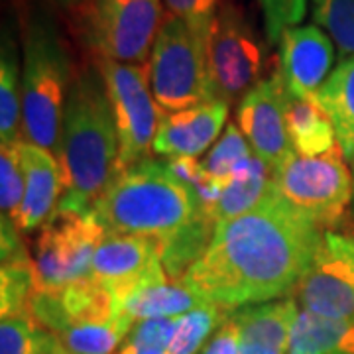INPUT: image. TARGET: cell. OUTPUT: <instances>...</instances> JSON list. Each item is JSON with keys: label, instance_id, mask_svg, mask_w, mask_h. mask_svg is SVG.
<instances>
[{"label": "cell", "instance_id": "6da1fadb", "mask_svg": "<svg viewBox=\"0 0 354 354\" xmlns=\"http://www.w3.org/2000/svg\"><path fill=\"white\" fill-rule=\"evenodd\" d=\"M325 232L272 185L254 209L216 225L181 281L205 304L225 311L291 297Z\"/></svg>", "mask_w": 354, "mask_h": 354}, {"label": "cell", "instance_id": "7a4b0ae2", "mask_svg": "<svg viewBox=\"0 0 354 354\" xmlns=\"http://www.w3.org/2000/svg\"><path fill=\"white\" fill-rule=\"evenodd\" d=\"M55 158L62 167L59 211L88 213L118 174V132L101 69L85 65L71 81Z\"/></svg>", "mask_w": 354, "mask_h": 354}, {"label": "cell", "instance_id": "3957f363", "mask_svg": "<svg viewBox=\"0 0 354 354\" xmlns=\"http://www.w3.org/2000/svg\"><path fill=\"white\" fill-rule=\"evenodd\" d=\"M106 232L148 236L160 244L177 241L193 230L216 227L195 191L171 167L146 158L120 169L93 207Z\"/></svg>", "mask_w": 354, "mask_h": 354}, {"label": "cell", "instance_id": "277c9868", "mask_svg": "<svg viewBox=\"0 0 354 354\" xmlns=\"http://www.w3.org/2000/svg\"><path fill=\"white\" fill-rule=\"evenodd\" d=\"M73 77L71 53L57 24L44 10H32L24 28L22 122L26 142L53 156Z\"/></svg>", "mask_w": 354, "mask_h": 354}, {"label": "cell", "instance_id": "5b68a950", "mask_svg": "<svg viewBox=\"0 0 354 354\" xmlns=\"http://www.w3.org/2000/svg\"><path fill=\"white\" fill-rule=\"evenodd\" d=\"M207 34L167 14L150 55V85L164 113L211 101L207 73Z\"/></svg>", "mask_w": 354, "mask_h": 354}, {"label": "cell", "instance_id": "8992f818", "mask_svg": "<svg viewBox=\"0 0 354 354\" xmlns=\"http://www.w3.org/2000/svg\"><path fill=\"white\" fill-rule=\"evenodd\" d=\"M79 34L93 59L144 65L164 24L162 0H85Z\"/></svg>", "mask_w": 354, "mask_h": 354}, {"label": "cell", "instance_id": "52a82bcc", "mask_svg": "<svg viewBox=\"0 0 354 354\" xmlns=\"http://www.w3.org/2000/svg\"><path fill=\"white\" fill-rule=\"evenodd\" d=\"M268 48L246 10L227 0L207 34V73L213 97L221 101L241 99L264 79Z\"/></svg>", "mask_w": 354, "mask_h": 354}, {"label": "cell", "instance_id": "ba28073f", "mask_svg": "<svg viewBox=\"0 0 354 354\" xmlns=\"http://www.w3.org/2000/svg\"><path fill=\"white\" fill-rule=\"evenodd\" d=\"M272 185L299 213L325 230L339 227L354 197V181L341 146L323 156L290 158L272 174Z\"/></svg>", "mask_w": 354, "mask_h": 354}, {"label": "cell", "instance_id": "9c48e42d", "mask_svg": "<svg viewBox=\"0 0 354 354\" xmlns=\"http://www.w3.org/2000/svg\"><path fill=\"white\" fill-rule=\"evenodd\" d=\"M101 69L118 132V171L138 164L153 150L164 111L153 99L150 64L134 65L93 59Z\"/></svg>", "mask_w": 354, "mask_h": 354}, {"label": "cell", "instance_id": "30bf717a", "mask_svg": "<svg viewBox=\"0 0 354 354\" xmlns=\"http://www.w3.org/2000/svg\"><path fill=\"white\" fill-rule=\"evenodd\" d=\"M106 228L88 213L55 211L39 227L34 242L36 290L53 291L87 278Z\"/></svg>", "mask_w": 354, "mask_h": 354}, {"label": "cell", "instance_id": "8fae6325", "mask_svg": "<svg viewBox=\"0 0 354 354\" xmlns=\"http://www.w3.org/2000/svg\"><path fill=\"white\" fill-rule=\"evenodd\" d=\"M288 95L283 79L276 69L242 97L236 111L239 127L252 153L270 167L272 174L295 152L286 124Z\"/></svg>", "mask_w": 354, "mask_h": 354}, {"label": "cell", "instance_id": "7c38bea8", "mask_svg": "<svg viewBox=\"0 0 354 354\" xmlns=\"http://www.w3.org/2000/svg\"><path fill=\"white\" fill-rule=\"evenodd\" d=\"M293 297L311 313L354 323V266L337 232H325V242L299 279Z\"/></svg>", "mask_w": 354, "mask_h": 354}, {"label": "cell", "instance_id": "4fadbf2b", "mask_svg": "<svg viewBox=\"0 0 354 354\" xmlns=\"http://www.w3.org/2000/svg\"><path fill=\"white\" fill-rule=\"evenodd\" d=\"M88 278L113 291L114 297L148 283L167 278L160 244L148 236L106 232L93 256Z\"/></svg>", "mask_w": 354, "mask_h": 354}, {"label": "cell", "instance_id": "5bb4252c", "mask_svg": "<svg viewBox=\"0 0 354 354\" xmlns=\"http://www.w3.org/2000/svg\"><path fill=\"white\" fill-rule=\"evenodd\" d=\"M335 44L317 24L291 26L278 39V69L291 97L315 101L330 75Z\"/></svg>", "mask_w": 354, "mask_h": 354}, {"label": "cell", "instance_id": "9a60e30c", "mask_svg": "<svg viewBox=\"0 0 354 354\" xmlns=\"http://www.w3.org/2000/svg\"><path fill=\"white\" fill-rule=\"evenodd\" d=\"M30 315L44 329L55 335L71 327L111 321L118 313L113 291L87 276L62 290H34L30 299Z\"/></svg>", "mask_w": 354, "mask_h": 354}, {"label": "cell", "instance_id": "2e32d148", "mask_svg": "<svg viewBox=\"0 0 354 354\" xmlns=\"http://www.w3.org/2000/svg\"><path fill=\"white\" fill-rule=\"evenodd\" d=\"M230 104L221 99L164 113L153 140V152L174 158H199L227 124Z\"/></svg>", "mask_w": 354, "mask_h": 354}, {"label": "cell", "instance_id": "e0dca14e", "mask_svg": "<svg viewBox=\"0 0 354 354\" xmlns=\"http://www.w3.org/2000/svg\"><path fill=\"white\" fill-rule=\"evenodd\" d=\"M20 164L24 171V197L14 223L20 232H30L57 211L64 195V179L57 158L26 140L20 146Z\"/></svg>", "mask_w": 354, "mask_h": 354}, {"label": "cell", "instance_id": "ac0fdd59", "mask_svg": "<svg viewBox=\"0 0 354 354\" xmlns=\"http://www.w3.org/2000/svg\"><path fill=\"white\" fill-rule=\"evenodd\" d=\"M299 307L293 297L232 311L239 325V354H286Z\"/></svg>", "mask_w": 354, "mask_h": 354}, {"label": "cell", "instance_id": "d6986e66", "mask_svg": "<svg viewBox=\"0 0 354 354\" xmlns=\"http://www.w3.org/2000/svg\"><path fill=\"white\" fill-rule=\"evenodd\" d=\"M114 301H116V313L127 317L132 325L144 319L181 317L205 305L203 299H199L183 286V281L169 278L152 279L148 283H142L138 288L114 297Z\"/></svg>", "mask_w": 354, "mask_h": 354}, {"label": "cell", "instance_id": "ffe728a7", "mask_svg": "<svg viewBox=\"0 0 354 354\" xmlns=\"http://www.w3.org/2000/svg\"><path fill=\"white\" fill-rule=\"evenodd\" d=\"M315 102L330 118L346 162L354 160V55L342 57L317 93Z\"/></svg>", "mask_w": 354, "mask_h": 354}, {"label": "cell", "instance_id": "44dd1931", "mask_svg": "<svg viewBox=\"0 0 354 354\" xmlns=\"http://www.w3.org/2000/svg\"><path fill=\"white\" fill-rule=\"evenodd\" d=\"M286 354H354V323L299 309Z\"/></svg>", "mask_w": 354, "mask_h": 354}, {"label": "cell", "instance_id": "7402d4cb", "mask_svg": "<svg viewBox=\"0 0 354 354\" xmlns=\"http://www.w3.org/2000/svg\"><path fill=\"white\" fill-rule=\"evenodd\" d=\"M286 124L291 146L299 156H323L339 146L330 118L315 101L288 95Z\"/></svg>", "mask_w": 354, "mask_h": 354}, {"label": "cell", "instance_id": "603a6c76", "mask_svg": "<svg viewBox=\"0 0 354 354\" xmlns=\"http://www.w3.org/2000/svg\"><path fill=\"white\" fill-rule=\"evenodd\" d=\"M12 30L4 28L0 50V140L2 146L24 142L22 79Z\"/></svg>", "mask_w": 354, "mask_h": 354}, {"label": "cell", "instance_id": "cb8c5ba5", "mask_svg": "<svg viewBox=\"0 0 354 354\" xmlns=\"http://www.w3.org/2000/svg\"><path fill=\"white\" fill-rule=\"evenodd\" d=\"M272 187L270 167L256 156H250L239 165L227 187L221 193V199L213 209V218L218 223L234 218L254 209L268 195Z\"/></svg>", "mask_w": 354, "mask_h": 354}, {"label": "cell", "instance_id": "d4e9b609", "mask_svg": "<svg viewBox=\"0 0 354 354\" xmlns=\"http://www.w3.org/2000/svg\"><path fill=\"white\" fill-rule=\"evenodd\" d=\"M0 313L2 317L30 315V299L36 290L34 258L24 242L0 250Z\"/></svg>", "mask_w": 354, "mask_h": 354}, {"label": "cell", "instance_id": "484cf974", "mask_svg": "<svg viewBox=\"0 0 354 354\" xmlns=\"http://www.w3.org/2000/svg\"><path fill=\"white\" fill-rule=\"evenodd\" d=\"M134 325L116 315L104 323H88L55 333V341L67 354H113Z\"/></svg>", "mask_w": 354, "mask_h": 354}, {"label": "cell", "instance_id": "4316f807", "mask_svg": "<svg viewBox=\"0 0 354 354\" xmlns=\"http://www.w3.org/2000/svg\"><path fill=\"white\" fill-rule=\"evenodd\" d=\"M230 311L205 304L177 319L176 333L165 354H199L211 335L227 319Z\"/></svg>", "mask_w": 354, "mask_h": 354}, {"label": "cell", "instance_id": "83f0119b", "mask_svg": "<svg viewBox=\"0 0 354 354\" xmlns=\"http://www.w3.org/2000/svg\"><path fill=\"white\" fill-rule=\"evenodd\" d=\"M57 344L32 315L2 317L0 321V354H48Z\"/></svg>", "mask_w": 354, "mask_h": 354}, {"label": "cell", "instance_id": "f1b7e54d", "mask_svg": "<svg viewBox=\"0 0 354 354\" xmlns=\"http://www.w3.org/2000/svg\"><path fill=\"white\" fill-rule=\"evenodd\" d=\"M250 156H252V148L246 136L242 134L241 127L234 122H228L223 136L216 140V144L209 150L201 164L205 171L225 189L234 176V171L239 169V165L246 162Z\"/></svg>", "mask_w": 354, "mask_h": 354}, {"label": "cell", "instance_id": "f546056e", "mask_svg": "<svg viewBox=\"0 0 354 354\" xmlns=\"http://www.w3.org/2000/svg\"><path fill=\"white\" fill-rule=\"evenodd\" d=\"M311 16L342 57L354 55V0H311Z\"/></svg>", "mask_w": 354, "mask_h": 354}, {"label": "cell", "instance_id": "4dcf8cb0", "mask_svg": "<svg viewBox=\"0 0 354 354\" xmlns=\"http://www.w3.org/2000/svg\"><path fill=\"white\" fill-rule=\"evenodd\" d=\"M179 317H158L134 323L118 354H165Z\"/></svg>", "mask_w": 354, "mask_h": 354}, {"label": "cell", "instance_id": "1f68e13d", "mask_svg": "<svg viewBox=\"0 0 354 354\" xmlns=\"http://www.w3.org/2000/svg\"><path fill=\"white\" fill-rule=\"evenodd\" d=\"M20 144L0 146V207L2 215L16 218L24 197V171L20 164Z\"/></svg>", "mask_w": 354, "mask_h": 354}, {"label": "cell", "instance_id": "d6a6232c", "mask_svg": "<svg viewBox=\"0 0 354 354\" xmlns=\"http://www.w3.org/2000/svg\"><path fill=\"white\" fill-rule=\"evenodd\" d=\"M167 165L183 183H187L191 189L195 191L203 209H207L213 215V209L223 193V185L216 183L215 179L205 171L201 162L197 158H174L167 162Z\"/></svg>", "mask_w": 354, "mask_h": 354}, {"label": "cell", "instance_id": "836d02e7", "mask_svg": "<svg viewBox=\"0 0 354 354\" xmlns=\"http://www.w3.org/2000/svg\"><path fill=\"white\" fill-rule=\"evenodd\" d=\"M262 18H264V34L268 44H278L279 36L304 20L307 12V0H258Z\"/></svg>", "mask_w": 354, "mask_h": 354}, {"label": "cell", "instance_id": "e575fe53", "mask_svg": "<svg viewBox=\"0 0 354 354\" xmlns=\"http://www.w3.org/2000/svg\"><path fill=\"white\" fill-rule=\"evenodd\" d=\"M167 12L185 20L193 28L209 32L213 18L227 0H164Z\"/></svg>", "mask_w": 354, "mask_h": 354}, {"label": "cell", "instance_id": "d590c367", "mask_svg": "<svg viewBox=\"0 0 354 354\" xmlns=\"http://www.w3.org/2000/svg\"><path fill=\"white\" fill-rule=\"evenodd\" d=\"M239 344H241L239 325L230 311L199 354H239Z\"/></svg>", "mask_w": 354, "mask_h": 354}, {"label": "cell", "instance_id": "8d00e7d4", "mask_svg": "<svg viewBox=\"0 0 354 354\" xmlns=\"http://www.w3.org/2000/svg\"><path fill=\"white\" fill-rule=\"evenodd\" d=\"M51 2L53 6H57V8H64V10H79L83 4H85V0H48Z\"/></svg>", "mask_w": 354, "mask_h": 354}, {"label": "cell", "instance_id": "74e56055", "mask_svg": "<svg viewBox=\"0 0 354 354\" xmlns=\"http://www.w3.org/2000/svg\"><path fill=\"white\" fill-rule=\"evenodd\" d=\"M339 234V242H341L342 250L346 252V256L351 258V262L354 266V236H346V234H341V232H337Z\"/></svg>", "mask_w": 354, "mask_h": 354}, {"label": "cell", "instance_id": "f35d334b", "mask_svg": "<svg viewBox=\"0 0 354 354\" xmlns=\"http://www.w3.org/2000/svg\"><path fill=\"white\" fill-rule=\"evenodd\" d=\"M48 354H67V353H65L64 348L59 346V342H57V344H55V346H53V348H51V351Z\"/></svg>", "mask_w": 354, "mask_h": 354}, {"label": "cell", "instance_id": "ab89813d", "mask_svg": "<svg viewBox=\"0 0 354 354\" xmlns=\"http://www.w3.org/2000/svg\"><path fill=\"white\" fill-rule=\"evenodd\" d=\"M353 165H354V160H353Z\"/></svg>", "mask_w": 354, "mask_h": 354}]
</instances>
